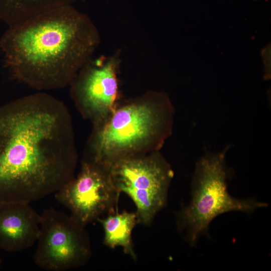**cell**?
Returning a JSON list of instances; mask_svg holds the SVG:
<instances>
[{
  "mask_svg": "<svg viewBox=\"0 0 271 271\" xmlns=\"http://www.w3.org/2000/svg\"><path fill=\"white\" fill-rule=\"evenodd\" d=\"M78 161L71 115L45 91L0 106V203H31L60 190Z\"/></svg>",
  "mask_w": 271,
  "mask_h": 271,
  "instance_id": "1",
  "label": "cell"
},
{
  "mask_svg": "<svg viewBox=\"0 0 271 271\" xmlns=\"http://www.w3.org/2000/svg\"><path fill=\"white\" fill-rule=\"evenodd\" d=\"M100 42L90 18L67 5L9 26L0 47L14 78L45 91L68 86Z\"/></svg>",
  "mask_w": 271,
  "mask_h": 271,
  "instance_id": "2",
  "label": "cell"
},
{
  "mask_svg": "<svg viewBox=\"0 0 271 271\" xmlns=\"http://www.w3.org/2000/svg\"><path fill=\"white\" fill-rule=\"evenodd\" d=\"M174 113L163 91L120 98L106 120L92 125L82 159L109 168L121 159L159 151L172 134Z\"/></svg>",
  "mask_w": 271,
  "mask_h": 271,
  "instance_id": "3",
  "label": "cell"
},
{
  "mask_svg": "<svg viewBox=\"0 0 271 271\" xmlns=\"http://www.w3.org/2000/svg\"><path fill=\"white\" fill-rule=\"evenodd\" d=\"M231 146L206 152L196 164L190 202L176 214L177 228L192 246L202 236H209L210 223L219 215L231 211L251 214L268 206L254 198L238 199L229 194L227 180L234 172L227 166L226 155Z\"/></svg>",
  "mask_w": 271,
  "mask_h": 271,
  "instance_id": "4",
  "label": "cell"
},
{
  "mask_svg": "<svg viewBox=\"0 0 271 271\" xmlns=\"http://www.w3.org/2000/svg\"><path fill=\"white\" fill-rule=\"evenodd\" d=\"M109 172L117 190L133 202L139 224L150 225L167 205L174 177L171 166L160 151L121 159L110 166Z\"/></svg>",
  "mask_w": 271,
  "mask_h": 271,
  "instance_id": "5",
  "label": "cell"
},
{
  "mask_svg": "<svg viewBox=\"0 0 271 271\" xmlns=\"http://www.w3.org/2000/svg\"><path fill=\"white\" fill-rule=\"evenodd\" d=\"M40 215L33 256L35 264L48 271H65L87 263L92 250L85 226L71 215L54 208L46 209Z\"/></svg>",
  "mask_w": 271,
  "mask_h": 271,
  "instance_id": "6",
  "label": "cell"
},
{
  "mask_svg": "<svg viewBox=\"0 0 271 271\" xmlns=\"http://www.w3.org/2000/svg\"><path fill=\"white\" fill-rule=\"evenodd\" d=\"M121 51L90 58L70 83V96L78 111L92 125L106 120L121 98L119 74Z\"/></svg>",
  "mask_w": 271,
  "mask_h": 271,
  "instance_id": "7",
  "label": "cell"
},
{
  "mask_svg": "<svg viewBox=\"0 0 271 271\" xmlns=\"http://www.w3.org/2000/svg\"><path fill=\"white\" fill-rule=\"evenodd\" d=\"M119 194L109 167L82 159L78 175L55 193V197L73 217L86 226L104 214L117 211Z\"/></svg>",
  "mask_w": 271,
  "mask_h": 271,
  "instance_id": "8",
  "label": "cell"
},
{
  "mask_svg": "<svg viewBox=\"0 0 271 271\" xmlns=\"http://www.w3.org/2000/svg\"><path fill=\"white\" fill-rule=\"evenodd\" d=\"M41 215L30 203H0V249L20 251L32 246L38 238Z\"/></svg>",
  "mask_w": 271,
  "mask_h": 271,
  "instance_id": "9",
  "label": "cell"
},
{
  "mask_svg": "<svg viewBox=\"0 0 271 271\" xmlns=\"http://www.w3.org/2000/svg\"><path fill=\"white\" fill-rule=\"evenodd\" d=\"M98 221L104 230L103 244L112 248L120 246L124 252L130 255L134 260L137 256L134 250L132 240V231L139 224L136 212L122 211L109 214Z\"/></svg>",
  "mask_w": 271,
  "mask_h": 271,
  "instance_id": "10",
  "label": "cell"
},
{
  "mask_svg": "<svg viewBox=\"0 0 271 271\" xmlns=\"http://www.w3.org/2000/svg\"><path fill=\"white\" fill-rule=\"evenodd\" d=\"M83 0H0V20L9 27L43 12Z\"/></svg>",
  "mask_w": 271,
  "mask_h": 271,
  "instance_id": "11",
  "label": "cell"
},
{
  "mask_svg": "<svg viewBox=\"0 0 271 271\" xmlns=\"http://www.w3.org/2000/svg\"><path fill=\"white\" fill-rule=\"evenodd\" d=\"M2 264V259H1V256H0V266Z\"/></svg>",
  "mask_w": 271,
  "mask_h": 271,
  "instance_id": "12",
  "label": "cell"
}]
</instances>
